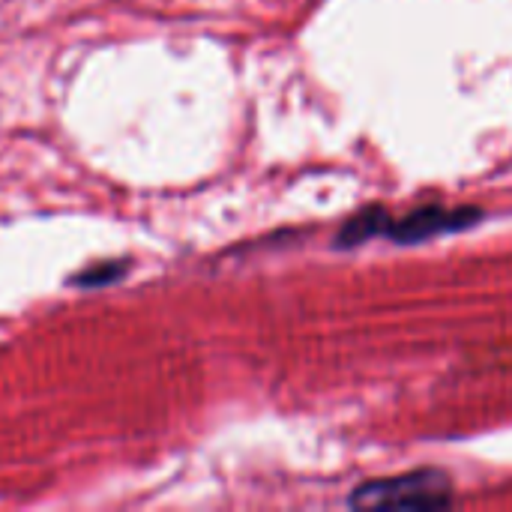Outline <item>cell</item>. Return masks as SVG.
Wrapping results in <instances>:
<instances>
[{"instance_id":"obj_1","label":"cell","mask_w":512,"mask_h":512,"mask_svg":"<svg viewBox=\"0 0 512 512\" xmlns=\"http://www.w3.org/2000/svg\"><path fill=\"white\" fill-rule=\"evenodd\" d=\"M357 510H387V507H408V510H435L453 504V486L447 474L435 468L408 471L387 480H372L357 486L348 501Z\"/></svg>"},{"instance_id":"obj_2","label":"cell","mask_w":512,"mask_h":512,"mask_svg":"<svg viewBox=\"0 0 512 512\" xmlns=\"http://www.w3.org/2000/svg\"><path fill=\"white\" fill-rule=\"evenodd\" d=\"M480 216H483L480 207L426 204V207H417L405 216H387L381 237H390L399 246H414V243H426L432 237H444V234L474 228Z\"/></svg>"},{"instance_id":"obj_3","label":"cell","mask_w":512,"mask_h":512,"mask_svg":"<svg viewBox=\"0 0 512 512\" xmlns=\"http://www.w3.org/2000/svg\"><path fill=\"white\" fill-rule=\"evenodd\" d=\"M126 267H129L126 261H105V264H93V267L81 270L72 282H75L78 288H99V285H108V282L123 279Z\"/></svg>"}]
</instances>
